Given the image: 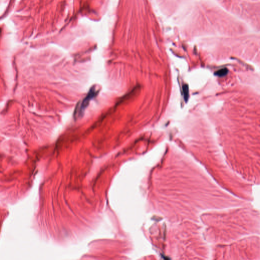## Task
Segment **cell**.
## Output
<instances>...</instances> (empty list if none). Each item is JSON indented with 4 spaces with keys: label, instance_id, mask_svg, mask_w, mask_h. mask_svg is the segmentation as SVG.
<instances>
[{
    "label": "cell",
    "instance_id": "obj_2",
    "mask_svg": "<svg viewBox=\"0 0 260 260\" xmlns=\"http://www.w3.org/2000/svg\"><path fill=\"white\" fill-rule=\"evenodd\" d=\"M228 73V70L226 68H224V69H220L219 71H218L216 73H215V74L216 76H218L220 77L225 76Z\"/></svg>",
    "mask_w": 260,
    "mask_h": 260
},
{
    "label": "cell",
    "instance_id": "obj_1",
    "mask_svg": "<svg viewBox=\"0 0 260 260\" xmlns=\"http://www.w3.org/2000/svg\"><path fill=\"white\" fill-rule=\"evenodd\" d=\"M97 94V91L96 90L95 86L92 87L89 91L88 94L83 99V100L80 104H79L76 108L74 116L78 117L81 116L84 113V110L89 105V103L92 99H93Z\"/></svg>",
    "mask_w": 260,
    "mask_h": 260
},
{
    "label": "cell",
    "instance_id": "obj_3",
    "mask_svg": "<svg viewBox=\"0 0 260 260\" xmlns=\"http://www.w3.org/2000/svg\"><path fill=\"white\" fill-rule=\"evenodd\" d=\"M183 91L184 97V100L187 101L189 98V88L187 85H184L183 86Z\"/></svg>",
    "mask_w": 260,
    "mask_h": 260
}]
</instances>
